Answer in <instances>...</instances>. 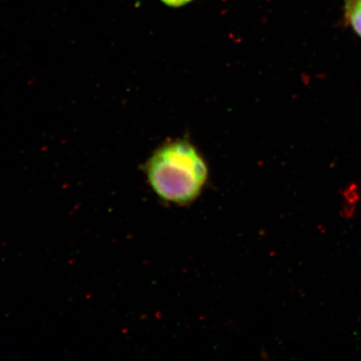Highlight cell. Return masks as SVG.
<instances>
[{"mask_svg": "<svg viewBox=\"0 0 361 361\" xmlns=\"http://www.w3.org/2000/svg\"><path fill=\"white\" fill-rule=\"evenodd\" d=\"M348 19L355 32L361 37V0H354L348 8Z\"/></svg>", "mask_w": 361, "mask_h": 361, "instance_id": "obj_2", "label": "cell"}, {"mask_svg": "<svg viewBox=\"0 0 361 361\" xmlns=\"http://www.w3.org/2000/svg\"><path fill=\"white\" fill-rule=\"evenodd\" d=\"M166 6L169 7H180L192 1V0H161Z\"/></svg>", "mask_w": 361, "mask_h": 361, "instance_id": "obj_5", "label": "cell"}, {"mask_svg": "<svg viewBox=\"0 0 361 361\" xmlns=\"http://www.w3.org/2000/svg\"><path fill=\"white\" fill-rule=\"evenodd\" d=\"M348 1L351 3L352 1H354V0H348Z\"/></svg>", "mask_w": 361, "mask_h": 361, "instance_id": "obj_6", "label": "cell"}, {"mask_svg": "<svg viewBox=\"0 0 361 361\" xmlns=\"http://www.w3.org/2000/svg\"><path fill=\"white\" fill-rule=\"evenodd\" d=\"M343 196H344L346 203L353 205H356V203L359 202L360 198V194L358 191L356 190L355 187L347 189V190L343 193Z\"/></svg>", "mask_w": 361, "mask_h": 361, "instance_id": "obj_3", "label": "cell"}, {"mask_svg": "<svg viewBox=\"0 0 361 361\" xmlns=\"http://www.w3.org/2000/svg\"><path fill=\"white\" fill-rule=\"evenodd\" d=\"M144 171L161 201L178 206L195 202L204 189L209 169L191 143L184 140L166 142L149 158Z\"/></svg>", "mask_w": 361, "mask_h": 361, "instance_id": "obj_1", "label": "cell"}, {"mask_svg": "<svg viewBox=\"0 0 361 361\" xmlns=\"http://www.w3.org/2000/svg\"><path fill=\"white\" fill-rule=\"evenodd\" d=\"M355 213L356 205L349 204V203H345V204L341 207L340 212L341 218L344 219L354 218Z\"/></svg>", "mask_w": 361, "mask_h": 361, "instance_id": "obj_4", "label": "cell"}]
</instances>
